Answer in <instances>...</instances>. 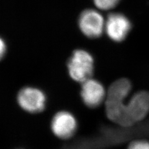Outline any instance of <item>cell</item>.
I'll return each mask as SVG.
<instances>
[{
    "mask_svg": "<svg viewBox=\"0 0 149 149\" xmlns=\"http://www.w3.org/2000/svg\"><path fill=\"white\" fill-rule=\"evenodd\" d=\"M79 27L84 35L94 39L100 37L105 28V21L101 14L95 9H86L79 17Z\"/></svg>",
    "mask_w": 149,
    "mask_h": 149,
    "instance_id": "cell-3",
    "label": "cell"
},
{
    "mask_svg": "<svg viewBox=\"0 0 149 149\" xmlns=\"http://www.w3.org/2000/svg\"><path fill=\"white\" fill-rule=\"evenodd\" d=\"M68 71L73 80L83 83L91 78L94 71V59L87 51L82 49L74 50L70 58Z\"/></svg>",
    "mask_w": 149,
    "mask_h": 149,
    "instance_id": "cell-2",
    "label": "cell"
},
{
    "mask_svg": "<svg viewBox=\"0 0 149 149\" xmlns=\"http://www.w3.org/2000/svg\"><path fill=\"white\" fill-rule=\"evenodd\" d=\"M107 92L103 85L91 78L83 82L81 96L84 103L90 108H96L105 102Z\"/></svg>",
    "mask_w": 149,
    "mask_h": 149,
    "instance_id": "cell-6",
    "label": "cell"
},
{
    "mask_svg": "<svg viewBox=\"0 0 149 149\" xmlns=\"http://www.w3.org/2000/svg\"><path fill=\"white\" fill-rule=\"evenodd\" d=\"M51 129L57 137L68 139L72 137L77 130V120L69 112H58L54 116L51 123Z\"/></svg>",
    "mask_w": 149,
    "mask_h": 149,
    "instance_id": "cell-7",
    "label": "cell"
},
{
    "mask_svg": "<svg viewBox=\"0 0 149 149\" xmlns=\"http://www.w3.org/2000/svg\"><path fill=\"white\" fill-rule=\"evenodd\" d=\"M127 149H149V142L143 139L136 140L129 144Z\"/></svg>",
    "mask_w": 149,
    "mask_h": 149,
    "instance_id": "cell-10",
    "label": "cell"
},
{
    "mask_svg": "<svg viewBox=\"0 0 149 149\" xmlns=\"http://www.w3.org/2000/svg\"><path fill=\"white\" fill-rule=\"evenodd\" d=\"M95 6L101 10H109L116 7L120 0H93Z\"/></svg>",
    "mask_w": 149,
    "mask_h": 149,
    "instance_id": "cell-9",
    "label": "cell"
},
{
    "mask_svg": "<svg viewBox=\"0 0 149 149\" xmlns=\"http://www.w3.org/2000/svg\"><path fill=\"white\" fill-rule=\"evenodd\" d=\"M128 114L134 125L141 122L149 114V92L140 91L129 98Z\"/></svg>",
    "mask_w": 149,
    "mask_h": 149,
    "instance_id": "cell-8",
    "label": "cell"
},
{
    "mask_svg": "<svg viewBox=\"0 0 149 149\" xmlns=\"http://www.w3.org/2000/svg\"><path fill=\"white\" fill-rule=\"evenodd\" d=\"M132 90V84L126 78H120L111 84L107 91L105 111L108 118L123 127L134 125L128 114V96Z\"/></svg>",
    "mask_w": 149,
    "mask_h": 149,
    "instance_id": "cell-1",
    "label": "cell"
},
{
    "mask_svg": "<svg viewBox=\"0 0 149 149\" xmlns=\"http://www.w3.org/2000/svg\"><path fill=\"white\" fill-rule=\"evenodd\" d=\"M17 102L24 111L31 113H38L45 108L46 97L44 92L39 89L25 87L19 92Z\"/></svg>",
    "mask_w": 149,
    "mask_h": 149,
    "instance_id": "cell-4",
    "label": "cell"
},
{
    "mask_svg": "<svg viewBox=\"0 0 149 149\" xmlns=\"http://www.w3.org/2000/svg\"><path fill=\"white\" fill-rule=\"evenodd\" d=\"M131 26L130 21L125 15L114 13L109 15L105 21L104 31L111 40L120 42L126 38Z\"/></svg>",
    "mask_w": 149,
    "mask_h": 149,
    "instance_id": "cell-5",
    "label": "cell"
},
{
    "mask_svg": "<svg viewBox=\"0 0 149 149\" xmlns=\"http://www.w3.org/2000/svg\"><path fill=\"white\" fill-rule=\"evenodd\" d=\"M6 45L4 40L0 37V60H1L6 54Z\"/></svg>",
    "mask_w": 149,
    "mask_h": 149,
    "instance_id": "cell-11",
    "label": "cell"
}]
</instances>
